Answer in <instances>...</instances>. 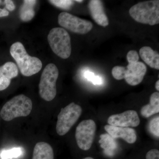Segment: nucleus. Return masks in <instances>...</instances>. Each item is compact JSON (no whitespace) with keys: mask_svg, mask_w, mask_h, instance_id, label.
Returning a JSON list of instances; mask_svg holds the SVG:
<instances>
[{"mask_svg":"<svg viewBox=\"0 0 159 159\" xmlns=\"http://www.w3.org/2000/svg\"><path fill=\"white\" fill-rule=\"evenodd\" d=\"M10 52L24 76L30 77L37 74L41 70L43 64L40 60L30 56L20 42L14 43L10 48Z\"/></svg>","mask_w":159,"mask_h":159,"instance_id":"obj_1","label":"nucleus"},{"mask_svg":"<svg viewBox=\"0 0 159 159\" xmlns=\"http://www.w3.org/2000/svg\"><path fill=\"white\" fill-rule=\"evenodd\" d=\"M130 16L138 22L153 26L159 23V1L141 2L129 9Z\"/></svg>","mask_w":159,"mask_h":159,"instance_id":"obj_2","label":"nucleus"},{"mask_svg":"<svg viewBox=\"0 0 159 159\" xmlns=\"http://www.w3.org/2000/svg\"><path fill=\"white\" fill-rule=\"evenodd\" d=\"M32 109L31 99L21 94L5 103L1 110V116L3 120L10 121L17 117L27 116L31 112Z\"/></svg>","mask_w":159,"mask_h":159,"instance_id":"obj_3","label":"nucleus"},{"mask_svg":"<svg viewBox=\"0 0 159 159\" xmlns=\"http://www.w3.org/2000/svg\"><path fill=\"white\" fill-rule=\"evenodd\" d=\"M48 39L52 51L58 57L63 59L70 57L72 51L70 37L65 29L61 28L51 29Z\"/></svg>","mask_w":159,"mask_h":159,"instance_id":"obj_4","label":"nucleus"},{"mask_svg":"<svg viewBox=\"0 0 159 159\" xmlns=\"http://www.w3.org/2000/svg\"><path fill=\"white\" fill-rule=\"evenodd\" d=\"M58 75V69L54 64H49L43 71L39 84V93L46 101H51L56 97Z\"/></svg>","mask_w":159,"mask_h":159,"instance_id":"obj_5","label":"nucleus"},{"mask_svg":"<svg viewBox=\"0 0 159 159\" xmlns=\"http://www.w3.org/2000/svg\"><path fill=\"white\" fill-rule=\"evenodd\" d=\"M81 107L74 102H71L61 109L57 116L56 131L59 135L67 133L77 122L82 113Z\"/></svg>","mask_w":159,"mask_h":159,"instance_id":"obj_6","label":"nucleus"},{"mask_svg":"<svg viewBox=\"0 0 159 159\" xmlns=\"http://www.w3.org/2000/svg\"><path fill=\"white\" fill-rule=\"evenodd\" d=\"M97 125L92 119L84 120L77 125L75 138L77 145L83 150H88L93 145Z\"/></svg>","mask_w":159,"mask_h":159,"instance_id":"obj_7","label":"nucleus"},{"mask_svg":"<svg viewBox=\"0 0 159 159\" xmlns=\"http://www.w3.org/2000/svg\"><path fill=\"white\" fill-rule=\"evenodd\" d=\"M58 22L63 28L79 34H87L93 28V24L89 21L80 18L66 12L60 13Z\"/></svg>","mask_w":159,"mask_h":159,"instance_id":"obj_8","label":"nucleus"},{"mask_svg":"<svg viewBox=\"0 0 159 159\" xmlns=\"http://www.w3.org/2000/svg\"><path fill=\"white\" fill-rule=\"evenodd\" d=\"M107 122L109 125L117 127H137L140 124V120L136 111L128 110L112 115L109 117Z\"/></svg>","mask_w":159,"mask_h":159,"instance_id":"obj_9","label":"nucleus"},{"mask_svg":"<svg viewBox=\"0 0 159 159\" xmlns=\"http://www.w3.org/2000/svg\"><path fill=\"white\" fill-rule=\"evenodd\" d=\"M146 71V66L141 61L129 64L126 67L124 79L129 85H138L144 79Z\"/></svg>","mask_w":159,"mask_h":159,"instance_id":"obj_10","label":"nucleus"},{"mask_svg":"<svg viewBox=\"0 0 159 159\" xmlns=\"http://www.w3.org/2000/svg\"><path fill=\"white\" fill-rule=\"evenodd\" d=\"M104 129L114 139L121 138L129 144H133L136 141V132L133 129L117 127L109 125H106Z\"/></svg>","mask_w":159,"mask_h":159,"instance_id":"obj_11","label":"nucleus"},{"mask_svg":"<svg viewBox=\"0 0 159 159\" xmlns=\"http://www.w3.org/2000/svg\"><path fill=\"white\" fill-rule=\"evenodd\" d=\"M89 8L91 16L97 24L103 27L108 25V18L104 11L102 1L91 0L89 2Z\"/></svg>","mask_w":159,"mask_h":159,"instance_id":"obj_12","label":"nucleus"},{"mask_svg":"<svg viewBox=\"0 0 159 159\" xmlns=\"http://www.w3.org/2000/svg\"><path fill=\"white\" fill-rule=\"evenodd\" d=\"M18 69L17 66L12 62H7L0 66V91L7 89L12 78L17 77Z\"/></svg>","mask_w":159,"mask_h":159,"instance_id":"obj_13","label":"nucleus"},{"mask_svg":"<svg viewBox=\"0 0 159 159\" xmlns=\"http://www.w3.org/2000/svg\"><path fill=\"white\" fill-rule=\"evenodd\" d=\"M140 57L148 66L159 70V54L149 47H142L139 51Z\"/></svg>","mask_w":159,"mask_h":159,"instance_id":"obj_14","label":"nucleus"},{"mask_svg":"<svg viewBox=\"0 0 159 159\" xmlns=\"http://www.w3.org/2000/svg\"><path fill=\"white\" fill-rule=\"evenodd\" d=\"M32 159H54L53 148L46 142L36 143L33 150Z\"/></svg>","mask_w":159,"mask_h":159,"instance_id":"obj_15","label":"nucleus"},{"mask_svg":"<svg viewBox=\"0 0 159 159\" xmlns=\"http://www.w3.org/2000/svg\"><path fill=\"white\" fill-rule=\"evenodd\" d=\"M159 112V93L155 92L152 94L150 102L142 107L141 115L145 118L148 117Z\"/></svg>","mask_w":159,"mask_h":159,"instance_id":"obj_16","label":"nucleus"},{"mask_svg":"<svg viewBox=\"0 0 159 159\" xmlns=\"http://www.w3.org/2000/svg\"><path fill=\"white\" fill-rule=\"evenodd\" d=\"M36 1L26 0L20 10V17L24 22L31 20L34 17L35 12L34 7L36 4Z\"/></svg>","mask_w":159,"mask_h":159,"instance_id":"obj_17","label":"nucleus"},{"mask_svg":"<svg viewBox=\"0 0 159 159\" xmlns=\"http://www.w3.org/2000/svg\"><path fill=\"white\" fill-rule=\"evenodd\" d=\"M100 140L99 143L100 146L106 152L111 154V151H114L116 148V143L113 138L108 134H102L100 136Z\"/></svg>","mask_w":159,"mask_h":159,"instance_id":"obj_18","label":"nucleus"},{"mask_svg":"<svg viewBox=\"0 0 159 159\" xmlns=\"http://www.w3.org/2000/svg\"><path fill=\"white\" fill-rule=\"evenodd\" d=\"M24 149L21 147H16L11 149H5L0 152L1 159H12L17 158L22 155Z\"/></svg>","mask_w":159,"mask_h":159,"instance_id":"obj_19","label":"nucleus"},{"mask_svg":"<svg viewBox=\"0 0 159 159\" xmlns=\"http://www.w3.org/2000/svg\"><path fill=\"white\" fill-rule=\"evenodd\" d=\"M126 67L122 66H116L112 70L113 77L117 80H121L125 78Z\"/></svg>","mask_w":159,"mask_h":159,"instance_id":"obj_20","label":"nucleus"},{"mask_svg":"<svg viewBox=\"0 0 159 159\" xmlns=\"http://www.w3.org/2000/svg\"><path fill=\"white\" fill-rule=\"evenodd\" d=\"M49 2L56 7L64 9H70L74 4V1L69 0H51Z\"/></svg>","mask_w":159,"mask_h":159,"instance_id":"obj_21","label":"nucleus"},{"mask_svg":"<svg viewBox=\"0 0 159 159\" xmlns=\"http://www.w3.org/2000/svg\"><path fill=\"white\" fill-rule=\"evenodd\" d=\"M150 131L153 135L159 138V117L157 116L151 120L149 124Z\"/></svg>","mask_w":159,"mask_h":159,"instance_id":"obj_22","label":"nucleus"},{"mask_svg":"<svg viewBox=\"0 0 159 159\" xmlns=\"http://www.w3.org/2000/svg\"><path fill=\"white\" fill-rule=\"evenodd\" d=\"M126 58L129 64L133 63L139 61V56L136 51L131 50L127 53Z\"/></svg>","mask_w":159,"mask_h":159,"instance_id":"obj_23","label":"nucleus"},{"mask_svg":"<svg viewBox=\"0 0 159 159\" xmlns=\"http://www.w3.org/2000/svg\"><path fill=\"white\" fill-rule=\"evenodd\" d=\"M146 159H159V150L151 149L146 155Z\"/></svg>","mask_w":159,"mask_h":159,"instance_id":"obj_24","label":"nucleus"},{"mask_svg":"<svg viewBox=\"0 0 159 159\" xmlns=\"http://www.w3.org/2000/svg\"><path fill=\"white\" fill-rule=\"evenodd\" d=\"M5 4H6V9L9 10V11H13L15 9V6L13 2L10 0H6L5 1Z\"/></svg>","mask_w":159,"mask_h":159,"instance_id":"obj_25","label":"nucleus"},{"mask_svg":"<svg viewBox=\"0 0 159 159\" xmlns=\"http://www.w3.org/2000/svg\"><path fill=\"white\" fill-rule=\"evenodd\" d=\"M84 76L86 79H87L89 81L92 82L96 75L93 72L89 71H86L84 72Z\"/></svg>","mask_w":159,"mask_h":159,"instance_id":"obj_26","label":"nucleus"},{"mask_svg":"<svg viewBox=\"0 0 159 159\" xmlns=\"http://www.w3.org/2000/svg\"><path fill=\"white\" fill-rule=\"evenodd\" d=\"M95 85H100L102 84L103 82V80L102 77L99 76H96L94 77L93 80L92 82Z\"/></svg>","mask_w":159,"mask_h":159,"instance_id":"obj_27","label":"nucleus"},{"mask_svg":"<svg viewBox=\"0 0 159 159\" xmlns=\"http://www.w3.org/2000/svg\"><path fill=\"white\" fill-rule=\"evenodd\" d=\"M9 12L6 9H2L0 8V17L8 16Z\"/></svg>","mask_w":159,"mask_h":159,"instance_id":"obj_28","label":"nucleus"},{"mask_svg":"<svg viewBox=\"0 0 159 159\" xmlns=\"http://www.w3.org/2000/svg\"><path fill=\"white\" fill-rule=\"evenodd\" d=\"M156 89L157 91H159V80H158L156 83Z\"/></svg>","mask_w":159,"mask_h":159,"instance_id":"obj_29","label":"nucleus"},{"mask_svg":"<svg viewBox=\"0 0 159 159\" xmlns=\"http://www.w3.org/2000/svg\"><path fill=\"white\" fill-rule=\"evenodd\" d=\"M75 2H82L83 1H82V0H80V1H78V0H76V1H75Z\"/></svg>","mask_w":159,"mask_h":159,"instance_id":"obj_30","label":"nucleus"},{"mask_svg":"<svg viewBox=\"0 0 159 159\" xmlns=\"http://www.w3.org/2000/svg\"><path fill=\"white\" fill-rule=\"evenodd\" d=\"M82 159H94L93 158L91 157H87L84 158Z\"/></svg>","mask_w":159,"mask_h":159,"instance_id":"obj_31","label":"nucleus"},{"mask_svg":"<svg viewBox=\"0 0 159 159\" xmlns=\"http://www.w3.org/2000/svg\"><path fill=\"white\" fill-rule=\"evenodd\" d=\"M1 3H2V1H0V4H1Z\"/></svg>","mask_w":159,"mask_h":159,"instance_id":"obj_32","label":"nucleus"}]
</instances>
